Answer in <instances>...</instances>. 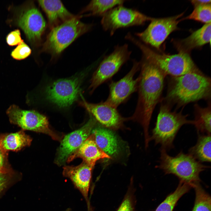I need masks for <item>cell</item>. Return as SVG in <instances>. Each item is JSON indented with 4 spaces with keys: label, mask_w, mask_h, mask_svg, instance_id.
Here are the masks:
<instances>
[{
    "label": "cell",
    "mask_w": 211,
    "mask_h": 211,
    "mask_svg": "<svg viewBox=\"0 0 211 211\" xmlns=\"http://www.w3.org/2000/svg\"><path fill=\"white\" fill-rule=\"evenodd\" d=\"M139 63L138 100L132 118L142 124L145 138L148 139L150 122L154 109L160 101L166 76L155 65L143 57Z\"/></svg>",
    "instance_id": "6da1fadb"
},
{
    "label": "cell",
    "mask_w": 211,
    "mask_h": 211,
    "mask_svg": "<svg viewBox=\"0 0 211 211\" xmlns=\"http://www.w3.org/2000/svg\"><path fill=\"white\" fill-rule=\"evenodd\" d=\"M211 79L200 70L171 77L164 103L177 108L201 99L210 98Z\"/></svg>",
    "instance_id": "7a4b0ae2"
},
{
    "label": "cell",
    "mask_w": 211,
    "mask_h": 211,
    "mask_svg": "<svg viewBox=\"0 0 211 211\" xmlns=\"http://www.w3.org/2000/svg\"><path fill=\"white\" fill-rule=\"evenodd\" d=\"M127 40L139 49L143 57L155 65L166 76L176 77L200 70L188 53L179 52L177 54L171 55L159 53L132 35L128 36Z\"/></svg>",
    "instance_id": "3957f363"
},
{
    "label": "cell",
    "mask_w": 211,
    "mask_h": 211,
    "mask_svg": "<svg viewBox=\"0 0 211 211\" xmlns=\"http://www.w3.org/2000/svg\"><path fill=\"white\" fill-rule=\"evenodd\" d=\"M159 164L156 166L165 174L176 176L179 181L188 184L192 188L200 183V174L209 166L202 164L190 154L181 151L175 156L169 155L164 149H160Z\"/></svg>",
    "instance_id": "277c9868"
},
{
    "label": "cell",
    "mask_w": 211,
    "mask_h": 211,
    "mask_svg": "<svg viewBox=\"0 0 211 211\" xmlns=\"http://www.w3.org/2000/svg\"><path fill=\"white\" fill-rule=\"evenodd\" d=\"M81 17L75 16L51 29L43 45L42 51L53 57L58 56L78 38L90 30L92 25L82 22Z\"/></svg>",
    "instance_id": "5b68a950"
},
{
    "label": "cell",
    "mask_w": 211,
    "mask_h": 211,
    "mask_svg": "<svg viewBox=\"0 0 211 211\" xmlns=\"http://www.w3.org/2000/svg\"><path fill=\"white\" fill-rule=\"evenodd\" d=\"M171 107L164 103L161 104L151 139L156 144L161 145L160 149L166 151L174 147L173 142L181 127L186 124L193 125V120L187 119L188 115H183L182 110L172 111Z\"/></svg>",
    "instance_id": "8992f818"
},
{
    "label": "cell",
    "mask_w": 211,
    "mask_h": 211,
    "mask_svg": "<svg viewBox=\"0 0 211 211\" xmlns=\"http://www.w3.org/2000/svg\"><path fill=\"white\" fill-rule=\"evenodd\" d=\"M86 74V72H82L50 84L45 89L46 99L61 108L70 106L78 97L81 86Z\"/></svg>",
    "instance_id": "52a82bcc"
},
{
    "label": "cell",
    "mask_w": 211,
    "mask_h": 211,
    "mask_svg": "<svg viewBox=\"0 0 211 211\" xmlns=\"http://www.w3.org/2000/svg\"><path fill=\"white\" fill-rule=\"evenodd\" d=\"M131 53L127 44L116 46L111 53L104 57L93 73L89 87L90 93L115 75L129 60Z\"/></svg>",
    "instance_id": "ba28073f"
},
{
    "label": "cell",
    "mask_w": 211,
    "mask_h": 211,
    "mask_svg": "<svg viewBox=\"0 0 211 211\" xmlns=\"http://www.w3.org/2000/svg\"><path fill=\"white\" fill-rule=\"evenodd\" d=\"M153 18L148 16L138 10L118 6L108 11L103 16L101 24L104 30L112 35L118 29L141 25Z\"/></svg>",
    "instance_id": "9c48e42d"
},
{
    "label": "cell",
    "mask_w": 211,
    "mask_h": 211,
    "mask_svg": "<svg viewBox=\"0 0 211 211\" xmlns=\"http://www.w3.org/2000/svg\"><path fill=\"white\" fill-rule=\"evenodd\" d=\"M6 113L10 122L22 130L42 133L54 139H60L59 137L49 128L46 117L37 111L23 110L14 105L10 107Z\"/></svg>",
    "instance_id": "30bf717a"
},
{
    "label": "cell",
    "mask_w": 211,
    "mask_h": 211,
    "mask_svg": "<svg viewBox=\"0 0 211 211\" xmlns=\"http://www.w3.org/2000/svg\"><path fill=\"white\" fill-rule=\"evenodd\" d=\"M183 14V13L172 17L153 18L145 30L135 35L145 43L159 50L169 34L178 29V25L182 20L178 19Z\"/></svg>",
    "instance_id": "8fae6325"
},
{
    "label": "cell",
    "mask_w": 211,
    "mask_h": 211,
    "mask_svg": "<svg viewBox=\"0 0 211 211\" xmlns=\"http://www.w3.org/2000/svg\"><path fill=\"white\" fill-rule=\"evenodd\" d=\"M132 66L123 77L116 81H112L109 84L108 96L104 102L117 108L124 103L133 93L137 91L138 77L135 79L136 73L140 69V63L133 60Z\"/></svg>",
    "instance_id": "7c38bea8"
},
{
    "label": "cell",
    "mask_w": 211,
    "mask_h": 211,
    "mask_svg": "<svg viewBox=\"0 0 211 211\" xmlns=\"http://www.w3.org/2000/svg\"><path fill=\"white\" fill-rule=\"evenodd\" d=\"M96 122L91 116L83 126L65 136L58 150L55 160L56 164L62 166L65 164L68 158L80 147L89 136Z\"/></svg>",
    "instance_id": "4fadbf2b"
},
{
    "label": "cell",
    "mask_w": 211,
    "mask_h": 211,
    "mask_svg": "<svg viewBox=\"0 0 211 211\" xmlns=\"http://www.w3.org/2000/svg\"><path fill=\"white\" fill-rule=\"evenodd\" d=\"M79 102L80 106L84 108L94 118L102 125L109 127H119L123 120L117 108L105 102L97 103L87 102L83 98Z\"/></svg>",
    "instance_id": "5bb4252c"
},
{
    "label": "cell",
    "mask_w": 211,
    "mask_h": 211,
    "mask_svg": "<svg viewBox=\"0 0 211 211\" xmlns=\"http://www.w3.org/2000/svg\"><path fill=\"white\" fill-rule=\"evenodd\" d=\"M18 23L28 39L33 42L40 40L46 27L44 17L35 7L28 9L22 14Z\"/></svg>",
    "instance_id": "9a60e30c"
},
{
    "label": "cell",
    "mask_w": 211,
    "mask_h": 211,
    "mask_svg": "<svg viewBox=\"0 0 211 211\" xmlns=\"http://www.w3.org/2000/svg\"><path fill=\"white\" fill-rule=\"evenodd\" d=\"M92 169L83 161L77 166L64 167L63 172L64 176L69 178L75 187L80 191L88 204L89 203L88 195Z\"/></svg>",
    "instance_id": "2e32d148"
},
{
    "label": "cell",
    "mask_w": 211,
    "mask_h": 211,
    "mask_svg": "<svg viewBox=\"0 0 211 211\" xmlns=\"http://www.w3.org/2000/svg\"><path fill=\"white\" fill-rule=\"evenodd\" d=\"M77 157L81 158L83 161L92 168L98 160L111 158L97 145L93 134L89 136L80 147L68 158L67 161L70 162Z\"/></svg>",
    "instance_id": "e0dca14e"
},
{
    "label": "cell",
    "mask_w": 211,
    "mask_h": 211,
    "mask_svg": "<svg viewBox=\"0 0 211 211\" xmlns=\"http://www.w3.org/2000/svg\"><path fill=\"white\" fill-rule=\"evenodd\" d=\"M38 2L47 16L51 29L75 16L60 0H39Z\"/></svg>",
    "instance_id": "ac0fdd59"
},
{
    "label": "cell",
    "mask_w": 211,
    "mask_h": 211,
    "mask_svg": "<svg viewBox=\"0 0 211 211\" xmlns=\"http://www.w3.org/2000/svg\"><path fill=\"white\" fill-rule=\"evenodd\" d=\"M179 52L188 53L192 50L211 43V23L205 24L188 37L176 42Z\"/></svg>",
    "instance_id": "d6986e66"
},
{
    "label": "cell",
    "mask_w": 211,
    "mask_h": 211,
    "mask_svg": "<svg viewBox=\"0 0 211 211\" xmlns=\"http://www.w3.org/2000/svg\"><path fill=\"white\" fill-rule=\"evenodd\" d=\"M92 131L96 144L105 153L110 156L116 155L119 153V143L112 132L101 127L96 128Z\"/></svg>",
    "instance_id": "ffe728a7"
},
{
    "label": "cell",
    "mask_w": 211,
    "mask_h": 211,
    "mask_svg": "<svg viewBox=\"0 0 211 211\" xmlns=\"http://www.w3.org/2000/svg\"><path fill=\"white\" fill-rule=\"evenodd\" d=\"M32 138L22 130L17 132L0 134V147L5 151H18L30 146Z\"/></svg>",
    "instance_id": "44dd1931"
},
{
    "label": "cell",
    "mask_w": 211,
    "mask_h": 211,
    "mask_svg": "<svg viewBox=\"0 0 211 211\" xmlns=\"http://www.w3.org/2000/svg\"><path fill=\"white\" fill-rule=\"evenodd\" d=\"M211 108L210 101L207 106L202 107L195 104L194 105L193 124L198 135L211 134Z\"/></svg>",
    "instance_id": "7402d4cb"
},
{
    "label": "cell",
    "mask_w": 211,
    "mask_h": 211,
    "mask_svg": "<svg viewBox=\"0 0 211 211\" xmlns=\"http://www.w3.org/2000/svg\"><path fill=\"white\" fill-rule=\"evenodd\" d=\"M211 134L199 135L197 142L189 150V154L201 162H211Z\"/></svg>",
    "instance_id": "603a6c76"
},
{
    "label": "cell",
    "mask_w": 211,
    "mask_h": 211,
    "mask_svg": "<svg viewBox=\"0 0 211 211\" xmlns=\"http://www.w3.org/2000/svg\"><path fill=\"white\" fill-rule=\"evenodd\" d=\"M125 1L121 0H93L81 12L89 13V16H103L108 11L117 6L123 5Z\"/></svg>",
    "instance_id": "cb8c5ba5"
},
{
    "label": "cell",
    "mask_w": 211,
    "mask_h": 211,
    "mask_svg": "<svg viewBox=\"0 0 211 211\" xmlns=\"http://www.w3.org/2000/svg\"><path fill=\"white\" fill-rule=\"evenodd\" d=\"M192 188L190 185L179 181L175 191L166 197L155 211H173L179 199Z\"/></svg>",
    "instance_id": "d4e9b609"
},
{
    "label": "cell",
    "mask_w": 211,
    "mask_h": 211,
    "mask_svg": "<svg viewBox=\"0 0 211 211\" xmlns=\"http://www.w3.org/2000/svg\"><path fill=\"white\" fill-rule=\"evenodd\" d=\"M195 193L194 205L191 211H211L210 195L204 189L200 183L193 187Z\"/></svg>",
    "instance_id": "484cf974"
},
{
    "label": "cell",
    "mask_w": 211,
    "mask_h": 211,
    "mask_svg": "<svg viewBox=\"0 0 211 211\" xmlns=\"http://www.w3.org/2000/svg\"><path fill=\"white\" fill-rule=\"evenodd\" d=\"M211 4L200 5L195 7L189 15L184 19H193L205 23H211Z\"/></svg>",
    "instance_id": "4316f807"
},
{
    "label": "cell",
    "mask_w": 211,
    "mask_h": 211,
    "mask_svg": "<svg viewBox=\"0 0 211 211\" xmlns=\"http://www.w3.org/2000/svg\"><path fill=\"white\" fill-rule=\"evenodd\" d=\"M16 174L12 168L0 171V193L6 188Z\"/></svg>",
    "instance_id": "83f0119b"
},
{
    "label": "cell",
    "mask_w": 211,
    "mask_h": 211,
    "mask_svg": "<svg viewBox=\"0 0 211 211\" xmlns=\"http://www.w3.org/2000/svg\"><path fill=\"white\" fill-rule=\"evenodd\" d=\"M31 53L29 47L23 42L18 45L11 52V55L14 59L17 60L24 59Z\"/></svg>",
    "instance_id": "f1b7e54d"
},
{
    "label": "cell",
    "mask_w": 211,
    "mask_h": 211,
    "mask_svg": "<svg viewBox=\"0 0 211 211\" xmlns=\"http://www.w3.org/2000/svg\"><path fill=\"white\" fill-rule=\"evenodd\" d=\"M6 40L8 44L10 46L18 45L23 42L19 30H16L10 33L7 35Z\"/></svg>",
    "instance_id": "f546056e"
},
{
    "label": "cell",
    "mask_w": 211,
    "mask_h": 211,
    "mask_svg": "<svg viewBox=\"0 0 211 211\" xmlns=\"http://www.w3.org/2000/svg\"><path fill=\"white\" fill-rule=\"evenodd\" d=\"M8 152L0 147V171L11 168L8 161Z\"/></svg>",
    "instance_id": "4dcf8cb0"
},
{
    "label": "cell",
    "mask_w": 211,
    "mask_h": 211,
    "mask_svg": "<svg viewBox=\"0 0 211 211\" xmlns=\"http://www.w3.org/2000/svg\"><path fill=\"white\" fill-rule=\"evenodd\" d=\"M133 207L131 199L129 196L126 197L117 211H133Z\"/></svg>",
    "instance_id": "1f68e13d"
},
{
    "label": "cell",
    "mask_w": 211,
    "mask_h": 211,
    "mask_svg": "<svg viewBox=\"0 0 211 211\" xmlns=\"http://www.w3.org/2000/svg\"><path fill=\"white\" fill-rule=\"evenodd\" d=\"M191 1L194 7L200 5L210 4L211 2L210 0H193Z\"/></svg>",
    "instance_id": "d6a6232c"
},
{
    "label": "cell",
    "mask_w": 211,
    "mask_h": 211,
    "mask_svg": "<svg viewBox=\"0 0 211 211\" xmlns=\"http://www.w3.org/2000/svg\"><path fill=\"white\" fill-rule=\"evenodd\" d=\"M88 211H91V210L90 208V205H88Z\"/></svg>",
    "instance_id": "836d02e7"
}]
</instances>
